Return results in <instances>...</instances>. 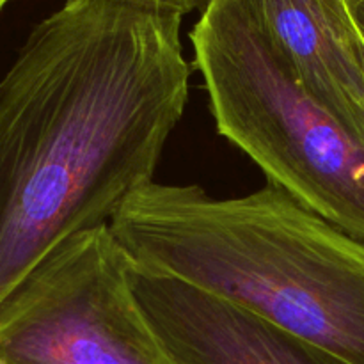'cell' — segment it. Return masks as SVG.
<instances>
[{
	"instance_id": "cell-1",
	"label": "cell",
	"mask_w": 364,
	"mask_h": 364,
	"mask_svg": "<svg viewBox=\"0 0 364 364\" xmlns=\"http://www.w3.org/2000/svg\"><path fill=\"white\" fill-rule=\"evenodd\" d=\"M181 20L132 0H66L0 78V302L155 181L188 100Z\"/></svg>"
},
{
	"instance_id": "cell-2",
	"label": "cell",
	"mask_w": 364,
	"mask_h": 364,
	"mask_svg": "<svg viewBox=\"0 0 364 364\" xmlns=\"http://www.w3.org/2000/svg\"><path fill=\"white\" fill-rule=\"evenodd\" d=\"M132 263L364 364V240L274 183L237 198L137 188L109 223Z\"/></svg>"
},
{
	"instance_id": "cell-3",
	"label": "cell",
	"mask_w": 364,
	"mask_h": 364,
	"mask_svg": "<svg viewBox=\"0 0 364 364\" xmlns=\"http://www.w3.org/2000/svg\"><path fill=\"white\" fill-rule=\"evenodd\" d=\"M191 41L217 132L270 183L364 240V141L302 87L249 0H208Z\"/></svg>"
},
{
	"instance_id": "cell-4",
	"label": "cell",
	"mask_w": 364,
	"mask_h": 364,
	"mask_svg": "<svg viewBox=\"0 0 364 364\" xmlns=\"http://www.w3.org/2000/svg\"><path fill=\"white\" fill-rule=\"evenodd\" d=\"M109 224L71 235L0 302V364H173Z\"/></svg>"
},
{
	"instance_id": "cell-5",
	"label": "cell",
	"mask_w": 364,
	"mask_h": 364,
	"mask_svg": "<svg viewBox=\"0 0 364 364\" xmlns=\"http://www.w3.org/2000/svg\"><path fill=\"white\" fill-rule=\"evenodd\" d=\"M130 281L173 364H350L183 281L134 263Z\"/></svg>"
},
{
	"instance_id": "cell-6",
	"label": "cell",
	"mask_w": 364,
	"mask_h": 364,
	"mask_svg": "<svg viewBox=\"0 0 364 364\" xmlns=\"http://www.w3.org/2000/svg\"><path fill=\"white\" fill-rule=\"evenodd\" d=\"M302 87L364 141V41L345 0H249Z\"/></svg>"
},
{
	"instance_id": "cell-7",
	"label": "cell",
	"mask_w": 364,
	"mask_h": 364,
	"mask_svg": "<svg viewBox=\"0 0 364 364\" xmlns=\"http://www.w3.org/2000/svg\"><path fill=\"white\" fill-rule=\"evenodd\" d=\"M132 2L149 4V6L166 7V9L178 11L180 14H188L196 9H205L208 0H132Z\"/></svg>"
},
{
	"instance_id": "cell-8",
	"label": "cell",
	"mask_w": 364,
	"mask_h": 364,
	"mask_svg": "<svg viewBox=\"0 0 364 364\" xmlns=\"http://www.w3.org/2000/svg\"><path fill=\"white\" fill-rule=\"evenodd\" d=\"M347 2L348 11L352 14V20H354L355 27H358L359 34H361L364 41V0H345Z\"/></svg>"
},
{
	"instance_id": "cell-9",
	"label": "cell",
	"mask_w": 364,
	"mask_h": 364,
	"mask_svg": "<svg viewBox=\"0 0 364 364\" xmlns=\"http://www.w3.org/2000/svg\"><path fill=\"white\" fill-rule=\"evenodd\" d=\"M9 2H11V0H0V11H2L4 7H6Z\"/></svg>"
}]
</instances>
